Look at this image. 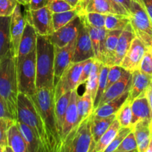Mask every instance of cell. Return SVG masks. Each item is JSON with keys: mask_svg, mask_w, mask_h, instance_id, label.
I'll use <instances>...</instances> for the list:
<instances>
[{"mask_svg": "<svg viewBox=\"0 0 152 152\" xmlns=\"http://www.w3.org/2000/svg\"><path fill=\"white\" fill-rule=\"evenodd\" d=\"M78 121L77 124L83 121L86 117L91 115L94 111L93 99L89 93L85 91L83 96H77V100Z\"/></svg>", "mask_w": 152, "mask_h": 152, "instance_id": "cell-30", "label": "cell"}, {"mask_svg": "<svg viewBox=\"0 0 152 152\" xmlns=\"http://www.w3.org/2000/svg\"><path fill=\"white\" fill-rule=\"evenodd\" d=\"M82 19H83L85 24H86V28H87L88 31L89 36H90L92 47H93L95 59L99 61V34H98V28H94V27L91 26L90 25H88V24L84 20V19H83V17H82Z\"/></svg>", "mask_w": 152, "mask_h": 152, "instance_id": "cell-40", "label": "cell"}, {"mask_svg": "<svg viewBox=\"0 0 152 152\" xmlns=\"http://www.w3.org/2000/svg\"><path fill=\"white\" fill-rule=\"evenodd\" d=\"M126 72V70L124 69L120 65H112V66H109L108 76H107L106 88L109 87L110 86H111L112 84H114L117 80H120Z\"/></svg>", "mask_w": 152, "mask_h": 152, "instance_id": "cell-41", "label": "cell"}, {"mask_svg": "<svg viewBox=\"0 0 152 152\" xmlns=\"http://www.w3.org/2000/svg\"><path fill=\"white\" fill-rule=\"evenodd\" d=\"M108 69H109V66L102 64L100 69V73H99V80H98L97 90H96V96H95V98L93 102L94 110L96 109L98 107L101 97L102 96L104 91H105V88H106L107 76H108Z\"/></svg>", "mask_w": 152, "mask_h": 152, "instance_id": "cell-35", "label": "cell"}, {"mask_svg": "<svg viewBox=\"0 0 152 152\" xmlns=\"http://www.w3.org/2000/svg\"><path fill=\"white\" fill-rule=\"evenodd\" d=\"M145 94H146L147 98H148V102H149L150 107H151V109L152 111V83H151V84L150 85L149 87L148 88V89L146 90V91H145ZM151 123H152V122H151Z\"/></svg>", "mask_w": 152, "mask_h": 152, "instance_id": "cell-52", "label": "cell"}, {"mask_svg": "<svg viewBox=\"0 0 152 152\" xmlns=\"http://www.w3.org/2000/svg\"><path fill=\"white\" fill-rule=\"evenodd\" d=\"M146 152H152V135L151 137V139H150L149 143H148V148L146 149Z\"/></svg>", "mask_w": 152, "mask_h": 152, "instance_id": "cell-55", "label": "cell"}, {"mask_svg": "<svg viewBox=\"0 0 152 152\" xmlns=\"http://www.w3.org/2000/svg\"><path fill=\"white\" fill-rule=\"evenodd\" d=\"M81 22V17L78 15L68 24L53 31V34L49 36L52 44L56 47L62 48L76 39L78 35Z\"/></svg>", "mask_w": 152, "mask_h": 152, "instance_id": "cell-11", "label": "cell"}, {"mask_svg": "<svg viewBox=\"0 0 152 152\" xmlns=\"http://www.w3.org/2000/svg\"><path fill=\"white\" fill-rule=\"evenodd\" d=\"M16 1H17L19 4H20L21 5H24L25 6V7H28L31 0H16ZM27 10H28V9H27Z\"/></svg>", "mask_w": 152, "mask_h": 152, "instance_id": "cell-54", "label": "cell"}, {"mask_svg": "<svg viewBox=\"0 0 152 152\" xmlns=\"http://www.w3.org/2000/svg\"><path fill=\"white\" fill-rule=\"evenodd\" d=\"M16 66L19 92L29 96L34 94L37 90L36 50L26 55Z\"/></svg>", "mask_w": 152, "mask_h": 152, "instance_id": "cell-7", "label": "cell"}, {"mask_svg": "<svg viewBox=\"0 0 152 152\" xmlns=\"http://www.w3.org/2000/svg\"><path fill=\"white\" fill-rule=\"evenodd\" d=\"M0 117L16 121L13 117V116L9 112V110L7 108V105H6V102H4V100L1 97V95H0Z\"/></svg>", "mask_w": 152, "mask_h": 152, "instance_id": "cell-48", "label": "cell"}, {"mask_svg": "<svg viewBox=\"0 0 152 152\" xmlns=\"http://www.w3.org/2000/svg\"><path fill=\"white\" fill-rule=\"evenodd\" d=\"M78 10L76 7L73 10H68V11L60 12V13H52V19H53V30L56 31L59 28L68 24L71 22L73 19L78 16Z\"/></svg>", "mask_w": 152, "mask_h": 152, "instance_id": "cell-34", "label": "cell"}, {"mask_svg": "<svg viewBox=\"0 0 152 152\" xmlns=\"http://www.w3.org/2000/svg\"><path fill=\"white\" fill-rule=\"evenodd\" d=\"M129 22V16L118 13H108L105 19V28L108 31L123 30Z\"/></svg>", "mask_w": 152, "mask_h": 152, "instance_id": "cell-33", "label": "cell"}, {"mask_svg": "<svg viewBox=\"0 0 152 152\" xmlns=\"http://www.w3.org/2000/svg\"><path fill=\"white\" fill-rule=\"evenodd\" d=\"M131 102L129 99H126L121 108L115 114L116 119L120 123L121 127H132V108Z\"/></svg>", "mask_w": 152, "mask_h": 152, "instance_id": "cell-36", "label": "cell"}, {"mask_svg": "<svg viewBox=\"0 0 152 152\" xmlns=\"http://www.w3.org/2000/svg\"><path fill=\"white\" fill-rule=\"evenodd\" d=\"M103 63L100 62L99 61L95 59L94 62L93 66H92L91 71L89 75L88 78L86 80L87 83H86V91L88 92L91 94L92 99H94L95 96H96V92L97 90V86H98V80H99V75L100 73V69Z\"/></svg>", "mask_w": 152, "mask_h": 152, "instance_id": "cell-32", "label": "cell"}, {"mask_svg": "<svg viewBox=\"0 0 152 152\" xmlns=\"http://www.w3.org/2000/svg\"><path fill=\"white\" fill-rule=\"evenodd\" d=\"M91 115L77 125L62 141L60 152H94Z\"/></svg>", "mask_w": 152, "mask_h": 152, "instance_id": "cell-4", "label": "cell"}, {"mask_svg": "<svg viewBox=\"0 0 152 152\" xmlns=\"http://www.w3.org/2000/svg\"><path fill=\"white\" fill-rule=\"evenodd\" d=\"M71 91H68L61 96L57 100L55 101V114L57 122V127L59 134L62 139V132L63 128L64 120H65V113L71 97Z\"/></svg>", "mask_w": 152, "mask_h": 152, "instance_id": "cell-29", "label": "cell"}, {"mask_svg": "<svg viewBox=\"0 0 152 152\" xmlns=\"http://www.w3.org/2000/svg\"><path fill=\"white\" fill-rule=\"evenodd\" d=\"M54 45L49 36L37 35L36 48V88L54 89L53 86Z\"/></svg>", "mask_w": 152, "mask_h": 152, "instance_id": "cell-2", "label": "cell"}, {"mask_svg": "<svg viewBox=\"0 0 152 152\" xmlns=\"http://www.w3.org/2000/svg\"><path fill=\"white\" fill-rule=\"evenodd\" d=\"M129 96V91L125 92L117 98L111 99L109 102L103 104V105L98 106L96 109L93 111L92 114L94 116L99 117H106L108 116L115 114L119 111L122 105H123Z\"/></svg>", "mask_w": 152, "mask_h": 152, "instance_id": "cell-26", "label": "cell"}, {"mask_svg": "<svg viewBox=\"0 0 152 152\" xmlns=\"http://www.w3.org/2000/svg\"><path fill=\"white\" fill-rule=\"evenodd\" d=\"M95 59L94 58H90V59H87L85 63L84 66H83V70H82L81 75H80V81H79V86H80L83 83H86V80L88 78L89 75L91 71L92 66H93L94 62Z\"/></svg>", "mask_w": 152, "mask_h": 152, "instance_id": "cell-47", "label": "cell"}, {"mask_svg": "<svg viewBox=\"0 0 152 152\" xmlns=\"http://www.w3.org/2000/svg\"><path fill=\"white\" fill-rule=\"evenodd\" d=\"M132 74V83L128 96L130 102L145 93L152 83V76L144 74L139 69L133 71Z\"/></svg>", "mask_w": 152, "mask_h": 152, "instance_id": "cell-18", "label": "cell"}, {"mask_svg": "<svg viewBox=\"0 0 152 152\" xmlns=\"http://www.w3.org/2000/svg\"><path fill=\"white\" fill-rule=\"evenodd\" d=\"M117 152H131L138 151L137 143L135 139L134 133L133 130L124 138L121 143L116 149Z\"/></svg>", "mask_w": 152, "mask_h": 152, "instance_id": "cell-39", "label": "cell"}, {"mask_svg": "<svg viewBox=\"0 0 152 152\" xmlns=\"http://www.w3.org/2000/svg\"><path fill=\"white\" fill-rule=\"evenodd\" d=\"M65 1L68 2L70 5L72 6L73 7H76L77 4H78L80 0H65Z\"/></svg>", "mask_w": 152, "mask_h": 152, "instance_id": "cell-53", "label": "cell"}, {"mask_svg": "<svg viewBox=\"0 0 152 152\" xmlns=\"http://www.w3.org/2000/svg\"><path fill=\"white\" fill-rule=\"evenodd\" d=\"M4 147L2 146V145H0V152H4Z\"/></svg>", "mask_w": 152, "mask_h": 152, "instance_id": "cell-57", "label": "cell"}, {"mask_svg": "<svg viewBox=\"0 0 152 152\" xmlns=\"http://www.w3.org/2000/svg\"><path fill=\"white\" fill-rule=\"evenodd\" d=\"M140 1L152 22V0H140Z\"/></svg>", "mask_w": 152, "mask_h": 152, "instance_id": "cell-50", "label": "cell"}, {"mask_svg": "<svg viewBox=\"0 0 152 152\" xmlns=\"http://www.w3.org/2000/svg\"><path fill=\"white\" fill-rule=\"evenodd\" d=\"M25 19L34 27L37 35L50 36L54 31L52 12L47 6L37 10H27Z\"/></svg>", "mask_w": 152, "mask_h": 152, "instance_id": "cell-9", "label": "cell"}, {"mask_svg": "<svg viewBox=\"0 0 152 152\" xmlns=\"http://www.w3.org/2000/svg\"><path fill=\"white\" fill-rule=\"evenodd\" d=\"M7 142V145L13 149V152H28L26 143L18 128L16 121L13 122L8 128Z\"/></svg>", "mask_w": 152, "mask_h": 152, "instance_id": "cell-27", "label": "cell"}, {"mask_svg": "<svg viewBox=\"0 0 152 152\" xmlns=\"http://www.w3.org/2000/svg\"><path fill=\"white\" fill-rule=\"evenodd\" d=\"M37 39V34L35 29L29 22L26 21V25L19 43L17 56L16 57V64L20 62V61L28 53L36 50Z\"/></svg>", "mask_w": 152, "mask_h": 152, "instance_id": "cell-17", "label": "cell"}, {"mask_svg": "<svg viewBox=\"0 0 152 152\" xmlns=\"http://www.w3.org/2000/svg\"><path fill=\"white\" fill-rule=\"evenodd\" d=\"M148 49H149V50H150V51H151V55H152V45H151V47H150V48H148Z\"/></svg>", "mask_w": 152, "mask_h": 152, "instance_id": "cell-58", "label": "cell"}, {"mask_svg": "<svg viewBox=\"0 0 152 152\" xmlns=\"http://www.w3.org/2000/svg\"><path fill=\"white\" fill-rule=\"evenodd\" d=\"M46 6L48 7L52 13L68 11L75 8L70 5L65 0H48Z\"/></svg>", "mask_w": 152, "mask_h": 152, "instance_id": "cell-42", "label": "cell"}, {"mask_svg": "<svg viewBox=\"0 0 152 152\" xmlns=\"http://www.w3.org/2000/svg\"><path fill=\"white\" fill-rule=\"evenodd\" d=\"M18 128L26 143L28 152H46L38 133L28 125L16 121Z\"/></svg>", "mask_w": 152, "mask_h": 152, "instance_id": "cell-21", "label": "cell"}, {"mask_svg": "<svg viewBox=\"0 0 152 152\" xmlns=\"http://www.w3.org/2000/svg\"><path fill=\"white\" fill-rule=\"evenodd\" d=\"M48 0H31L28 10H37L47 5Z\"/></svg>", "mask_w": 152, "mask_h": 152, "instance_id": "cell-49", "label": "cell"}, {"mask_svg": "<svg viewBox=\"0 0 152 152\" xmlns=\"http://www.w3.org/2000/svg\"><path fill=\"white\" fill-rule=\"evenodd\" d=\"M133 130V127H120L117 134L115 135L113 140L110 142L109 145L105 148L104 152H113L115 151L117 147L120 145L124 138Z\"/></svg>", "mask_w": 152, "mask_h": 152, "instance_id": "cell-37", "label": "cell"}, {"mask_svg": "<svg viewBox=\"0 0 152 152\" xmlns=\"http://www.w3.org/2000/svg\"><path fill=\"white\" fill-rule=\"evenodd\" d=\"M13 122H15L14 120L0 117V145L6 146L7 145V130H8V128L10 127V126Z\"/></svg>", "mask_w": 152, "mask_h": 152, "instance_id": "cell-45", "label": "cell"}, {"mask_svg": "<svg viewBox=\"0 0 152 152\" xmlns=\"http://www.w3.org/2000/svg\"><path fill=\"white\" fill-rule=\"evenodd\" d=\"M151 124V122L148 120H140L133 126L139 152H146L152 135Z\"/></svg>", "mask_w": 152, "mask_h": 152, "instance_id": "cell-23", "label": "cell"}, {"mask_svg": "<svg viewBox=\"0 0 152 152\" xmlns=\"http://www.w3.org/2000/svg\"><path fill=\"white\" fill-rule=\"evenodd\" d=\"M10 16H0V62L11 53L10 34Z\"/></svg>", "mask_w": 152, "mask_h": 152, "instance_id": "cell-24", "label": "cell"}, {"mask_svg": "<svg viewBox=\"0 0 152 152\" xmlns=\"http://www.w3.org/2000/svg\"><path fill=\"white\" fill-rule=\"evenodd\" d=\"M113 1L115 3H117V4H119V5L124 7V8L127 10V12L129 13V10H130L132 0H113Z\"/></svg>", "mask_w": 152, "mask_h": 152, "instance_id": "cell-51", "label": "cell"}, {"mask_svg": "<svg viewBox=\"0 0 152 152\" xmlns=\"http://www.w3.org/2000/svg\"><path fill=\"white\" fill-rule=\"evenodd\" d=\"M147 50L148 48L145 45L139 38L135 37L120 65L132 73L136 71L139 68L140 63Z\"/></svg>", "mask_w": 152, "mask_h": 152, "instance_id": "cell-14", "label": "cell"}, {"mask_svg": "<svg viewBox=\"0 0 152 152\" xmlns=\"http://www.w3.org/2000/svg\"><path fill=\"white\" fill-rule=\"evenodd\" d=\"M18 2L16 0H0V16H10Z\"/></svg>", "mask_w": 152, "mask_h": 152, "instance_id": "cell-43", "label": "cell"}, {"mask_svg": "<svg viewBox=\"0 0 152 152\" xmlns=\"http://www.w3.org/2000/svg\"><path fill=\"white\" fill-rule=\"evenodd\" d=\"M81 20V25H80V30H79L78 35L76 39L75 48H74L72 60H71V62L73 63L83 62V61L87 60L90 58L95 59L94 53L88 31L86 24L82 17Z\"/></svg>", "mask_w": 152, "mask_h": 152, "instance_id": "cell-10", "label": "cell"}, {"mask_svg": "<svg viewBox=\"0 0 152 152\" xmlns=\"http://www.w3.org/2000/svg\"><path fill=\"white\" fill-rule=\"evenodd\" d=\"M4 152H13V149H12L11 148H10L9 145H6L5 147H4Z\"/></svg>", "mask_w": 152, "mask_h": 152, "instance_id": "cell-56", "label": "cell"}, {"mask_svg": "<svg viewBox=\"0 0 152 152\" xmlns=\"http://www.w3.org/2000/svg\"><path fill=\"white\" fill-rule=\"evenodd\" d=\"M123 30H114L108 31L105 39V56H104V65L108 66L114 65V54H115L116 47L119 37Z\"/></svg>", "mask_w": 152, "mask_h": 152, "instance_id": "cell-28", "label": "cell"}, {"mask_svg": "<svg viewBox=\"0 0 152 152\" xmlns=\"http://www.w3.org/2000/svg\"><path fill=\"white\" fill-rule=\"evenodd\" d=\"M16 121L28 125L38 133L46 152H49L48 142L42 120L31 99V96L19 93L17 98Z\"/></svg>", "mask_w": 152, "mask_h": 152, "instance_id": "cell-5", "label": "cell"}, {"mask_svg": "<svg viewBox=\"0 0 152 152\" xmlns=\"http://www.w3.org/2000/svg\"><path fill=\"white\" fill-rule=\"evenodd\" d=\"M138 69L144 74L152 76V55L148 48L142 58Z\"/></svg>", "mask_w": 152, "mask_h": 152, "instance_id": "cell-44", "label": "cell"}, {"mask_svg": "<svg viewBox=\"0 0 152 152\" xmlns=\"http://www.w3.org/2000/svg\"><path fill=\"white\" fill-rule=\"evenodd\" d=\"M75 44L76 39H74L64 47L59 48L54 46V62H53L54 88L64 71L71 65Z\"/></svg>", "mask_w": 152, "mask_h": 152, "instance_id": "cell-12", "label": "cell"}, {"mask_svg": "<svg viewBox=\"0 0 152 152\" xmlns=\"http://www.w3.org/2000/svg\"><path fill=\"white\" fill-rule=\"evenodd\" d=\"M116 119L115 114L108 116L106 117H99L91 114V129L92 137H93V147L94 151L95 145L98 142L102 135L105 132V131L108 129L111 123Z\"/></svg>", "mask_w": 152, "mask_h": 152, "instance_id": "cell-25", "label": "cell"}, {"mask_svg": "<svg viewBox=\"0 0 152 152\" xmlns=\"http://www.w3.org/2000/svg\"><path fill=\"white\" fill-rule=\"evenodd\" d=\"M31 98L42 120L48 142L49 152H60L62 139L55 114L54 89L37 88Z\"/></svg>", "mask_w": 152, "mask_h": 152, "instance_id": "cell-1", "label": "cell"}, {"mask_svg": "<svg viewBox=\"0 0 152 152\" xmlns=\"http://www.w3.org/2000/svg\"><path fill=\"white\" fill-rule=\"evenodd\" d=\"M19 93L16 58L12 53H10L0 62V95L6 102L9 112L16 121Z\"/></svg>", "mask_w": 152, "mask_h": 152, "instance_id": "cell-3", "label": "cell"}, {"mask_svg": "<svg viewBox=\"0 0 152 152\" xmlns=\"http://www.w3.org/2000/svg\"><path fill=\"white\" fill-rule=\"evenodd\" d=\"M130 24L136 37L147 48L152 45V22L140 0H132L129 15Z\"/></svg>", "mask_w": 152, "mask_h": 152, "instance_id": "cell-6", "label": "cell"}, {"mask_svg": "<svg viewBox=\"0 0 152 152\" xmlns=\"http://www.w3.org/2000/svg\"><path fill=\"white\" fill-rule=\"evenodd\" d=\"M151 131H152V125H151Z\"/></svg>", "mask_w": 152, "mask_h": 152, "instance_id": "cell-59", "label": "cell"}, {"mask_svg": "<svg viewBox=\"0 0 152 152\" xmlns=\"http://www.w3.org/2000/svg\"><path fill=\"white\" fill-rule=\"evenodd\" d=\"M136 37L130 22L123 30L119 37L114 54V65H120L126 56L134 39Z\"/></svg>", "mask_w": 152, "mask_h": 152, "instance_id": "cell-19", "label": "cell"}, {"mask_svg": "<svg viewBox=\"0 0 152 152\" xmlns=\"http://www.w3.org/2000/svg\"><path fill=\"white\" fill-rule=\"evenodd\" d=\"M131 108L132 113V127L140 120L152 122V111L145 92L132 101Z\"/></svg>", "mask_w": 152, "mask_h": 152, "instance_id": "cell-16", "label": "cell"}, {"mask_svg": "<svg viewBox=\"0 0 152 152\" xmlns=\"http://www.w3.org/2000/svg\"><path fill=\"white\" fill-rule=\"evenodd\" d=\"M25 25H26L25 15L22 13L21 4L18 3L14 11L10 16V45H11L10 51L15 58L17 56L19 43L25 30Z\"/></svg>", "mask_w": 152, "mask_h": 152, "instance_id": "cell-13", "label": "cell"}, {"mask_svg": "<svg viewBox=\"0 0 152 152\" xmlns=\"http://www.w3.org/2000/svg\"><path fill=\"white\" fill-rule=\"evenodd\" d=\"M120 127L121 126H120L119 121L117 119H115L111 124V126L108 127V129L105 131V133L102 135L100 139L96 142L94 152H104L105 148L113 140Z\"/></svg>", "mask_w": 152, "mask_h": 152, "instance_id": "cell-31", "label": "cell"}, {"mask_svg": "<svg viewBox=\"0 0 152 152\" xmlns=\"http://www.w3.org/2000/svg\"><path fill=\"white\" fill-rule=\"evenodd\" d=\"M77 88L74 89L71 91L69 103H68L66 113H65L62 132V143L68 133L77 126V121H78V112H77V106L78 94H77Z\"/></svg>", "mask_w": 152, "mask_h": 152, "instance_id": "cell-20", "label": "cell"}, {"mask_svg": "<svg viewBox=\"0 0 152 152\" xmlns=\"http://www.w3.org/2000/svg\"><path fill=\"white\" fill-rule=\"evenodd\" d=\"M76 9L78 10L79 16L87 13H115L105 0H80Z\"/></svg>", "mask_w": 152, "mask_h": 152, "instance_id": "cell-22", "label": "cell"}, {"mask_svg": "<svg viewBox=\"0 0 152 152\" xmlns=\"http://www.w3.org/2000/svg\"><path fill=\"white\" fill-rule=\"evenodd\" d=\"M86 62V60L77 63L71 62V65L64 71L54 88L55 101L66 92L77 88L82 70Z\"/></svg>", "mask_w": 152, "mask_h": 152, "instance_id": "cell-8", "label": "cell"}, {"mask_svg": "<svg viewBox=\"0 0 152 152\" xmlns=\"http://www.w3.org/2000/svg\"><path fill=\"white\" fill-rule=\"evenodd\" d=\"M108 31L105 28H98L99 34V62L104 63V56H105V39H106L107 34Z\"/></svg>", "mask_w": 152, "mask_h": 152, "instance_id": "cell-46", "label": "cell"}, {"mask_svg": "<svg viewBox=\"0 0 152 152\" xmlns=\"http://www.w3.org/2000/svg\"><path fill=\"white\" fill-rule=\"evenodd\" d=\"M132 72L126 71V72L123 74V77L120 80L107 88L101 97L98 106H100L109 102L111 99L117 98V96H120L125 92L129 91L131 83H132Z\"/></svg>", "mask_w": 152, "mask_h": 152, "instance_id": "cell-15", "label": "cell"}, {"mask_svg": "<svg viewBox=\"0 0 152 152\" xmlns=\"http://www.w3.org/2000/svg\"><path fill=\"white\" fill-rule=\"evenodd\" d=\"M107 14L99 13H87L81 15L84 20L91 26L96 28H105V22Z\"/></svg>", "mask_w": 152, "mask_h": 152, "instance_id": "cell-38", "label": "cell"}, {"mask_svg": "<svg viewBox=\"0 0 152 152\" xmlns=\"http://www.w3.org/2000/svg\"><path fill=\"white\" fill-rule=\"evenodd\" d=\"M151 125H152V123H151Z\"/></svg>", "mask_w": 152, "mask_h": 152, "instance_id": "cell-60", "label": "cell"}]
</instances>
